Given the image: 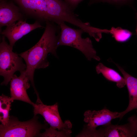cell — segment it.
<instances>
[{
	"instance_id": "obj_1",
	"label": "cell",
	"mask_w": 137,
	"mask_h": 137,
	"mask_svg": "<svg viewBox=\"0 0 137 137\" xmlns=\"http://www.w3.org/2000/svg\"><path fill=\"white\" fill-rule=\"evenodd\" d=\"M47 22L44 31L38 42L29 50L18 54L25 60L26 65L25 73L29 78L35 93L37 91L34 84L33 76L36 69L44 68L48 66L49 63L47 59L48 53L57 57L56 51L60 32L59 25Z\"/></svg>"
},
{
	"instance_id": "obj_2",
	"label": "cell",
	"mask_w": 137,
	"mask_h": 137,
	"mask_svg": "<svg viewBox=\"0 0 137 137\" xmlns=\"http://www.w3.org/2000/svg\"><path fill=\"white\" fill-rule=\"evenodd\" d=\"M14 0L23 14L39 22H56L65 10V4L62 0Z\"/></svg>"
},
{
	"instance_id": "obj_3",
	"label": "cell",
	"mask_w": 137,
	"mask_h": 137,
	"mask_svg": "<svg viewBox=\"0 0 137 137\" xmlns=\"http://www.w3.org/2000/svg\"><path fill=\"white\" fill-rule=\"evenodd\" d=\"M60 31L58 41V46L65 45L75 48L81 52L89 61L92 59L99 61L100 58L96 55L92 41L88 37L83 38L84 31L82 29H75L68 26L65 22L59 25Z\"/></svg>"
},
{
	"instance_id": "obj_4",
	"label": "cell",
	"mask_w": 137,
	"mask_h": 137,
	"mask_svg": "<svg viewBox=\"0 0 137 137\" xmlns=\"http://www.w3.org/2000/svg\"><path fill=\"white\" fill-rule=\"evenodd\" d=\"M38 118L37 115L30 119L21 122L17 118L10 116L6 124L0 125V137H39L41 131L46 129L48 124H41Z\"/></svg>"
},
{
	"instance_id": "obj_5",
	"label": "cell",
	"mask_w": 137,
	"mask_h": 137,
	"mask_svg": "<svg viewBox=\"0 0 137 137\" xmlns=\"http://www.w3.org/2000/svg\"><path fill=\"white\" fill-rule=\"evenodd\" d=\"M3 36L0 44V75L4 78L1 84L7 85L10 81L14 73L19 71L25 70L26 65L22 58L12 51V48L6 42Z\"/></svg>"
},
{
	"instance_id": "obj_6",
	"label": "cell",
	"mask_w": 137,
	"mask_h": 137,
	"mask_svg": "<svg viewBox=\"0 0 137 137\" xmlns=\"http://www.w3.org/2000/svg\"><path fill=\"white\" fill-rule=\"evenodd\" d=\"M120 114V112H112L105 108L99 111H86L84 114V121L87 124L77 136L93 137L97 127L111 124L113 119L119 118Z\"/></svg>"
},
{
	"instance_id": "obj_7",
	"label": "cell",
	"mask_w": 137,
	"mask_h": 137,
	"mask_svg": "<svg viewBox=\"0 0 137 137\" xmlns=\"http://www.w3.org/2000/svg\"><path fill=\"white\" fill-rule=\"evenodd\" d=\"M33 107L34 115L38 114L42 115L50 127L59 131L72 133V124L68 120L64 122L62 121L59 112L57 103L53 105H47L42 101L36 102Z\"/></svg>"
},
{
	"instance_id": "obj_8",
	"label": "cell",
	"mask_w": 137,
	"mask_h": 137,
	"mask_svg": "<svg viewBox=\"0 0 137 137\" xmlns=\"http://www.w3.org/2000/svg\"><path fill=\"white\" fill-rule=\"evenodd\" d=\"M43 27L38 21L30 24L22 20L7 26L1 33L8 38L9 45L13 48L15 43L23 36L35 29Z\"/></svg>"
},
{
	"instance_id": "obj_9",
	"label": "cell",
	"mask_w": 137,
	"mask_h": 137,
	"mask_svg": "<svg viewBox=\"0 0 137 137\" xmlns=\"http://www.w3.org/2000/svg\"><path fill=\"white\" fill-rule=\"evenodd\" d=\"M25 71L21 72L18 77L14 75L10 81V100L12 102L14 100L21 101L29 104L33 106L35 103L30 100L27 92L30 87V80L25 73Z\"/></svg>"
},
{
	"instance_id": "obj_10",
	"label": "cell",
	"mask_w": 137,
	"mask_h": 137,
	"mask_svg": "<svg viewBox=\"0 0 137 137\" xmlns=\"http://www.w3.org/2000/svg\"><path fill=\"white\" fill-rule=\"evenodd\" d=\"M127 124L105 125L102 128L103 137H131L137 136V116L133 115L128 119Z\"/></svg>"
},
{
	"instance_id": "obj_11",
	"label": "cell",
	"mask_w": 137,
	"mask_h": 137,
	"mask_svg": "<svg viewBox=\"0 0 137 137\" xmlns=\"http://www.w3.org/2000/svg\"><path fill=\"white\" fill-rule=\"evenodd\" d=\"M23 13L20 8L11 2L0 0V26L9 25L22 20Z\"/></svg>"
},
{
	"instance_id": "obj_12",
	"label": "cell",
	"mask_w": 137,
	"mask_h": 137,
	"mask_svg": "<svg viewBox=\"0 0 137 137\" xmlns=\"http://www.w3.org/2000/svg\"><path fill=\"white\" fill-rule=\"evenodd\" d=\"M116 65L125 80L129 96L127 107L125 110L120 112V118L121 119L125 114L133 110L136 109L137 112V78L127 73L118 65Z\"/></svg>"
},
{
	"instance_id": "obj_13",
	"label": "cell",
	"mask_w": 137,
	"mask_h": 137,
	"mask_svg": "<svg viewBox=\"0 0 137 137\" xmlns=\"http://www.w3.org/2000/svg\"><path fill=\"white\" fill-rule=\"evenodd\" d=\"M96 70L97 74L101 73L108 80L115 82L118 88H122L126 85L124 77L115 70L106 66L102 63H99L97 65Z\"/></svg>"
},
{
	"instance_id": "obj_14",
	"label": "cell",
	"mask_w": 137,
	"mask_h": 137,
	"mask_svg": "<svg viewBox=\"0 0 137 137\" xmlns=\"http://www.w3.org/2000/svg\"><path fill=\"white\" fill-rule=\"evenodd\" d=\"M11 102L10 97L3 94L0 96V121L3 125L6 124L9 120Z\"/></svg>"
},
{
	"instance_id": "obj_15",
	"label": "cell",
	"mask_w": 137,
	"mask_h": 137,
	"mask_svg": "<svg viewBox=\"0 0 137 137\" xmlns=\"http://www.w3.org/2000/svg\"><path fill=\"white\" fill-rule=\"evenodd\" d=\"M107 33L112 35L116 41L119 42H124L129 40L133 33L128 30L120 27H112L110 30L107 29Z\"/></svg>"
},
{
	"instance_id": "obj_16",
	"label": "cell",
	"mask_w": 137,
	"mask_h": 137,
	"mask_svg": "<svg viewBox=\"0 0 137 137\" xmlns=\"http://www.w3.org/2000/svg\"><path fill=\"white\" fill-rule=\"evenodd\" d=\"M44 132L41 133L39 137H70L71 133L63 131H57L50 127L47 128Z\"/></svg>"
},
{
	"instance_id": "obj_17",
	"label": "cell",
	"mask_w": 137,
	"mask_h": 137,
	"mask_svg": "<svg viewBox=\"0 0 137 137\" xmlns=\"http://www.w3.org/2000/svg\"><path fill=\"white\" fill-rule=\"evenodd\" d=\"M69 4V7L73 11L77 5L82 0H66Z\"/></svg>"
},
{
	"instance_id": "obj_18",
	"label": "cell",
	"mask_w": 137,
	"mask_h": 137,
	"mask_svg": "<svg viewBox=\"0 0 137 137\" xmlns=\"http://www.w3.org/2000/svg\"><path fill=\"white\" fill-rule=\"evenodd\" d=\"M102 1L107 2H119L126 1L128 0H101Z\"/></svg>"
},
{
	"instance_id": "obj_19",
	"label": "cell",
	"mask_w": 137,
	"mask_h": 137,
	"mask_svg": "<svg viewBox=\"0 0 137 137\" xmlns=\"http://www.w3.org/2000/svg\"><path fill=\"white\" fill-rule=\"evenodd\" d=\"M136 17L137 19V24H136V34L137 35V13L136 14Z\"/></svg>"
}]
</instances>
